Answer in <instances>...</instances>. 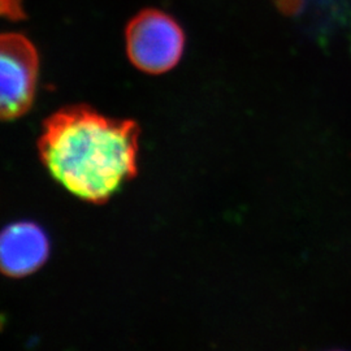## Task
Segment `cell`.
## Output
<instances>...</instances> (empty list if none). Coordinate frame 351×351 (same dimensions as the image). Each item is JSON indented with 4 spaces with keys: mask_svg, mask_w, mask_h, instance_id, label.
I'll use <instances>...</instances> for the list:
<instances>
[{
    "mask_svg": "<svg viewBox=\"0 0 351 351\" xmlns=\"http://www.w3.org/2000/svg\"><path fill=\"white\" fill-rule=\"evenodd\" d=\"M139 128L75 106L46 120L38 150L52 177L75 197L104 203L137 173Z\"/></svg>",
    "mask_w": 351,
    "mask_h": 351,
    "instance_id": "obj_1",
    "label": "cell"
},
{
    "mask_svg": "<svg viewBox=\"0 0 351 351\" xmlns=\"http://www.w3.org/2000/svg\"><path fill=\"white\" fill-rule=\"evenodd\" d=\"M126 53L137 69L162 75L173 69L185 50V33L172 16L143 10L126 26Z\"/></svg>",
    "mask_w": 351,
    "mask_h": 351,
    "instance_id": "obj_2",
    "label": "cell"
},
{
    "mask_svg": "<svg viewBox=\"0 0 351 351\" xmlns=\"http://www.w3.org/2000/svg\"><path fill=\"white\" fill-rule=\"evenodd\" d=\"M39 58L23 34H0V120L24 116L37 90Z\"/></svg>",
    "mask_w": 351,
    "mask_h": 351,
    "instance_id": "obj_3",
    "label": "cell"
},
{
    "mask_svg": "<svg viewBox=\"0 0 351 351\" xmlns=\"http://www.w3.org/2000/svg\"><path fill=\"white\" fill-rule=\"evenodd\" d=\"M50 243L32 223H17L0 233V272L8 277L29 276L46 263Z\"/></svg>",
    "mask_w": 351,
    "mask_h": 351,
    "instance_id": "obj_4",
    "label": "cell"
}]
</instances>
